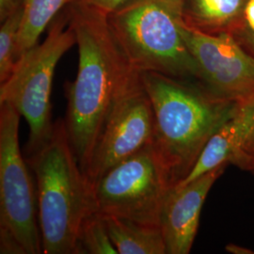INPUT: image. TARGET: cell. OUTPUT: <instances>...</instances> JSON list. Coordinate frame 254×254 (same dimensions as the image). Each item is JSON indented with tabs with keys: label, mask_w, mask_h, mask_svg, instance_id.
Listing matches in <instances>:
<instances>
[{
	"label": "cell",
	"mask_w": 254,
	"mask_h": 254,
	"mask_svg": "<svg viewBox=\"0 0 254 254\" xmlns=\"http://www.w3.org/2000/svg\"><path fill=\"white\" fill-rule=\"evenodd\" d=\"M130 0H67L65 7H84L109 14Z\"/></svg>",
	"instance_id": "17"
},
{
	"label": "cell",
	"mask_w": 254,
	"mask_h": 254,
	"mask_svg": "<svg viewBox=\"0 0 254 254\" xmlns=\"http://www.w3.org/2000/svg\"><path fill=\"white\" fill-rule=\"evenodd\" d=\"M238 42L254 57V32L248 26L236 35Z\"/></svg>",
	"instance_id": "20"
},
{
	"label": "cell",
	"mask_w": 254,
	"mask_h": 254,
	"mask_svg": "<svg viewBox=\"0 0 254 254\" xmlns=\"http://www.w3.org/2000/svg\"><path fill=\"white\" fill-rule=\"evenodd\" d=\"M23 9L0 22V84L6 81L18 61L17 44Z\"/></svg>",
	"instance_id": "16"
},
{
	"label": "cell",
	"mask_w": 254,
	"mask_h": 254,
	"mask_svg": "<svg viewBox=\"0 0 254 254\" xmlns=\"http://www.w3.org/2000/svg\"><path fill=\"white\" fill-rule=\"evenodd\" d=\"M154 110L152 145L173 187L193 170L210 138L236 111L199 81L140 73Z\"/></svg>",
	"instance_id": "2"
},
{
	"label": "cell",
	"mask_w": 254,
	"mask_h": 254,
	"mask_svg": "<svg viewBox=\"0 0 254 254\" xmlns=\"http://www.w3.org/2000/svg\"><path fill=\"white\" fill-rule=\"evenodd\" d=\"M169 1H171V2H173L174 4H177V5H179V6H181L182 7V2H183V0H169Z\"/></svg>",
	"instance_id": "22"
},
{
	"label": "cell",
	"mask_w": 254,
	"mask_h": 254,
	"mask_svg": "<svg viewBox=\"0 0 254 254\" xmlns=\"http://www.w3.org/2000/svg\"><path fill=\"white\" fill-rule=\"evenodd\" d=\"M221 165L254 172V93L237 103L236 111L210 138L186 184Z\"/></svg>",
	"instance_id": "11"
},
{
	"label": "cell",
	"mask_w": 254,
	"mask_h": 254,
	"mask_svg": "<svg viewBox=\"0 0 254 254\" xmlns=\"http://www.w3.org/2000/svg\"><path fill=\"white\" fill-rule=\"evenodd\" d=\"M172 188L151 144L112 167L91 191L95 211L102 215L159 225L164 200Z\"/></svg>",
	"instance_id": "6"
},
{
	"label": "cell",
	"mask_w": 254,
	"mask_h": 254,
	"mask_svg": "<svg viewBox=\"0 0 254 254\" xmlns=\"http://www.w3.org/2000/svg\"><path fill=\"white\" fill-rule=\"evenodd\" d=\"M67 0H24L21 28L19 31L17 57L38 45V40L55 20Z\"/></svg>",
	"instance_id": "14"
},
{
	"label": "cell",
	"mask_w": 254,
	"mask_h": 254,
	"mask_svg": "<svg viewBox=\"0 0 254 254\" xmlns=\"http://www.w3.org/2000/svg\"><path fill=\"white\" fill-rule=\"evenodd\" d=\"M227 167L218 166L192 181L173 187L168 192L159 218L166 254L190 253L200 225L203 203L209 191Z\"/></svg>",
	"instance_id": "10"
},
{
	"label": "cell",
	"mask_w": 254,
	"mask_h": 254,
	"mask_svg": "<svg viewBox=\"0 0 254 254\" xmlns=\"http://www.w3.org/2000/svg\"><path fill=\"white\" fill-rule=\"evenodd\" d=\"M154 132L152 103L136 72L112 110L84 172L91 187L112 167L151 145Z\"/></svg>",
	"instance_id": "8"
},
{
	"label": "cell",
	"mask_w": 254,
	"mask_h": 254,
	"mask_svg": "<svg viewBox=\"0 0 254 254\" xmlns=\"http://www.w3.org/2000/svg\"><path fill=\"white\" fill-rule=\"evenodd\" d=\"M76 45L69 15L55 19L41 45L19 58L13 72L0 86V104L17 110L29 127L27 156L46 144L54 131L51 91L55 71L60 60Z\"/></svg>",
	"instance_id": "5"
},
{
	"label": "cell",
	"mask_w": 254,
	"mask_h": 254,
	"mask_svg": "<svg viewBox=\"0 0 254 254\" xmlns=\"http://www.w3.org/2000/svg\"><path fill=\"white\" fill-rule=\"evenodd\" d=\"M36 179L44 254H79L84 219L95 211L91 184L70 145L64 121L55 123L45 145L27 156Z\"/></svg>",
	"instance_id": "3"
},
{
	"label": "cell",
	"mask_w": 254,
	"mask_h": 254,
	"mask_svg": "<svg viewBox=\"0 0 254 254\" xmlns=\"http://www.w3.org/2000/svg\"><path fill=\"white\" fill-rule=\"evenodd\" d=\"M0 254H26L18 240L7 231L0 230Z\"/></svg>",
	"instance_id": "18"
},
{
	"label": "cell",
	"mask_w": 254,
	"mask_h": 254,
	"mask_svg": "<svg viewBox=\"0 0 254 254\" xmlns=\"http://www.w3.org/2000/svg\"><path fill=\"white\" fill-rule=\"evenodd\" d=\"M181 9L169 0H130L109 13L110 27L136 71L200 82L182 36Z\"/></svg>",
	"instance_id": "4"
},
{
	"label": "cell",
	"mask_w": 254,
	"mask_h": 254,
	"mask_svg": "<svg viewBox=\"0 0 254 254\" xmlns=\"http://www.w3.org/2000/svg\"><path fill=\"white\" fill-rule=\"evenodd\" d=\"M110 239L119 254H167L159 225L103 215Z\"/></svg>",
	"instance_id": "13"
},
{
	"label": "cell",
	"mask_w": 254,
	"mask_h": 254,
	"mask_svg": "<svg viewBox=\"0 0 254 254\" xmlns=\"http://www.w3.org/2000/svg\"><path fill=\"white\" fill-rule=\"evenodd\" d=\"M245 20L248 27L254 32V0H249L246 6Z\"/></svg>",
	"instance_id": "21"
},
{
	"label": "cell",
	"mask_w": 254,
	"mask_h": 254,
	"mask_svg": "<svg viewBox=\"0 0 254 254\" xmlns=\"http://www.w3.org/2000/svg\"><path fill=\"white\" fill-rule=\"evenodd\" d=\"M21 115L0 104V230L18 240L26 254H43L38 197L19 145Z\"/></svg>",
	"instance_id": "7"
},
{
	"label": "cell",
	"mask_w": 254,
	"mask_h": 254,
	"mask_svg": "<svg viewBox=\"0 0 254 254\" xmlns=\"http://www.w3.org/2000/svg\"><path fill=\"white\" fill-rule=\"evenodd\" d=\"M78 47L75 79L66 82L64 126L84 173L112 110L138 71L131 65L109 22V14L66 7Z\"/></svg>",
	"instance_id": "1"
},
{
	"label": "cell",
	"mask_w": 254,
	"mask_h": 254,
	"mask_svg": "<svg viewBox=\"0 0 254 254\" xmlns=\"http://www.w3.org/2000/svg\"><path fill=\"white\" fill-rule=\"evenodd\" d=\"M249 0H183V24L202 33L236 36L247 27L246 6Z\"/></svg>",
	"instance_id": "12"
},
{
	"label": "cell",
	"mask_w": 254,
	"mask_h": 254,
	"mask_svg": "<svg viewBox=\"0 0 254 254\" xmlns=\"http://www.w3.org/2000/svg\"><path fill=\"white\" fill-rule=\"evenodd\" d=\"M79 254H118L113 245L103 215L93 211L82 223L78 238Z\"/></svg>",
	"instance_id": "15"
},
{
	"label": "cell",
	"mask_w": 254,
	"mask_h": 254,
	"mask_svg": "<svg viewBox=\"0 0 254 254\" xmlns=\"http://www.w3.org/2000/svg\"><path fill=\"white\" fill-rule=\"evenodd\" d=\"M253 174H254V173H253Z\"/></svg>",
	"instance_id": "23"
},
{
	"label": "cell",
	"mask_w": 254,
	"mask_h": 254,
	"mask_svg": "<svg viewBox=\"0 0 254 254\" xmlns=\"http://www.w3.org/2000/svg\"><path fill=\"white\" fill-rule=\"evenodd\" d=\"M24 0H0V22L23 9Z\"/></svg>",
	"instance_id": "19"
},
{
	"label": "cell",
	"mask_w": 254,
	"mask_h": 254,
	"mask_svg": "<svg viewBox=\"0 0 254 254\" xmlns=\"http://www.w3.org/2000/svg\"><path fill=\"white\" fill-rule=\"evenodd\" d=\"M181 32L198 66L200 82L209 91L234 102L254 93V57L236 36L202 33L183 22Z\"/></svg>",
	"instance_id": "9"
}]
</instances>
